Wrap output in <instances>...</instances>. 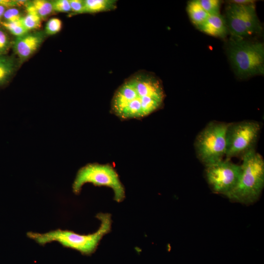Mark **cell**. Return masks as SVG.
<instances>
[{"mask_svg": "<svg viewBox=\"0 0 264 264\" xmlns=\"http://www.w3.org/2000/svg\"><path fill=\"white\" fill-rule=\"evenodd\" d=\"M165 94L160 81L144 71L126 79L114 92L110 112L121 120L140 119L159 109Z\"/></svg>", "mask_w": 264, "mask_h": 264, "instance_id": "6da1fadb", "label": "cell"}, {"mask_svg": "<svg viewBox=\"0 0 264 264\" xmlns=\"http://www.w3.org/2000/svg\"><path fill=\"white\" fill-rule=\"evenodd\" d=\"M261 128V124L256 121L228 123L226 133V159L242 157L255 149Z\"/></svg>", "mask_w": 264, "mask_h": 264, "instance_id": "52a82bcc", "label": "cell"}, {"mask_svg": "<svg viewBox=\"0 0 264 264\" xmlns=\"http://www.w3.org/2000/svg\"><path fill=\"white\" fill-rule=\"evenodd\" d=\"M71 12L73 14H84V0H69Z\"/></svg>", "mask_w": 264, "mask_h": 264, "instance_id": "cb8c5ba5", "label": "cell"}, {"mask_svg": "<svg viewBox=\"0 0 264 264\" xmlns=\"http://www.w3.org/2000/svg\"><path fill=\"white\" fill-rule=\"evenodd\" d=\"M45 35L44 31H39L28 32L16 37L12 46L21 62L26 60L36 51L44 41Z\"/></svg>", "mask_w": 264, "mask_h": 264, "instance_id": "9c48e42d", "label": "cell"}, {"mask_svg": "<svg viewBox=\"0 0 264 264\" xmlns=\"http://www.w3.org/2000/svg\"><path fill=\"white\" fill-rule=\"evenodd\" d=\"M31 2L41 19L46 18L53 11L51 1L35 0Z\"/></svg>", "mask_w": 264, "mask_h": 264, "instance_id": "e0dca14e", "label": "cell"}, {"mask_svg": "<svg viewBox=\"0 0 264 264\" xmlns=\"http://www.w3.org/2000/svg\"><path fill=\"white\" fill-rule=\"evenodd\" d=\"M87 183L110 188L114 192V199L118 202L125 199L124 186L117 173L110 164L89 163L81 168L72 184L73 192L79 194L83 186Z\"/></svg>", "mask_w": 264, "mask_h": 264, "instance_id": "8992f818", "label": "cell"}, {"mask_svg": "<svg viewBox=\"0 0 264 264\" xmlns=\"http://www.w3.org/2000/svg\"><path fill=\"white\" fill-rule=\"evenodd\" d=\"M228 56L237 75L247 78L264 73V45L232 37L228 47Z\"/></svg>", "mask_w": 264, "mask_h": 264, "instance_id": "277c9868", "label": "cell"}, {"mask_svg": "<svg viewBox=\"0 0 264 264\" xmlns=\"http://www.w3.org/2000/svg\"><path fill=\"white\" fill-rule=\"evenodd\" d=\"M198 28L208 35L220 38L225 37L228 31L225 19L220 13L209 15Z\"/></svg>", "mask_w": 264, "mask_h": 264, "instance_id": "8fae6325", "label": "cell"}, {"mask_svg": "<svg viewBox=\"0 0 264 264\" xmlns=\"http://www.w3.org/2000/svg\"><path fill=\"white\" fill-rule=\"evenodd\" d=\"M207 182L212 191L226 197L237 185L241 174V166L222 159L205 166Z\"/></svg>", "mask_w": 264, "mask_h": 264, "instance_id": "ba28073f", "label": "cell"}, {"mask_svg": "<svg viewBox=\"0 0 264 264\" xmlns=\"http://www.w3.org/2000/svg\"><path fill=\"white\" fill-rule=\"evenodd\" d=\"M238 183L226 197L231 201L249 205L259 198L264 187V160L253 150L242 157Z\"/></svg>", "mask_w": 264, "mask_h": 264, "instance_id": "3957f363", "label": "cell"}, {"mask_svg": "<svg viewBox=\"0 0 264 264\" xmlns=\"http://www.w3.org/2000/svg\"><path fill=\"white\" fill-rule=\"evenodd\" d=\"M51 1L53 11L63 13L71 12L69 0H55Z\"/></svg>", "mask_w": 264, "mask_h": 264, "instance_id": "603a6c76", "label": "cell"}, {"mask_svg": "<svg viewBox=\"0 0 264 264\" xmlns=\"http://www.w3.org/2000/svg\"><path fill=\"white\" fill-rule=\"evenodd\" d=\"M17 65L13 57L0 55V86L10 79L17 68Z\"/></svg>", "mask_w": 264, "mask_h": 264, "instance_id": "5bb4252c", "label": "cell"}, {"mask_svg": "<svg viewBox=\"0 0 264 264\" xmlns=\"http://www.w3.org/2000/svg\"><path fill=\"white\" fill-rule=\"evenodd\" d=\"M6 7L3 5L0 4V23L1 22V19L3 16L4 12L5 11Z\"/></svg>", "mask_w": 264, "mask_h": 264, "instance_id": "484cf974", "label": "cell"}, {"mask_svg": "<svg viewBox=\"0 0 264 264\" xmlns=\"http://www.w3.org/2000/svg\"><path fill=\"white\" fill-rule=\"evenodd\" d=\"M0 24L16 37L22 36L29 32L24 27L22 22V19L20 21L15 22L1 21Z\"/></svg>", "mask_w": 264, "mask_h": 264, "instance_id": "ac0fdd59", "label": "cell"}, {"mask_svg": "<svg viewBox=\"0 0 264 264\" xmlns=\"http://www.w3.org/2000/svg\"><path fill=\"white\" fill-rule=\"evenodd\" d=\"M12 45L7 34L0 29V55H6Z\"/></svg>", "mask_w": 264, "mask_h": 264, "instance_id": "7402d4cb", "label": "cell"}, {"mask_svg": "<svg viewBox=\"0 0 264 264\" xmlns=\"http://www.w3.org/2000/svg\"><path fill=\"white\" fill-rule=\"evenodd\" d=\"M255 1L252 0H233L230 1L231 3H233L239 5H248L254 3Z\"/></svg>", "mask_w": 264, "mask_h": 264, "instance_id": "d4e9b609", "label": "cell"}, {"mask_svg": "<svg viewBox=\"0 0 264 264\" xmlns=\"http://www.w3.org/2000/svg\"><path fill=\"white\" fill-rule=\"evenodd\" d=\"M62 25V22L59 19H50L45 24L44 32L46 35H54L60 31Z\"/></svg>", "mask_w": 264, "mask_h": 264, "instance_id": "ffe728a7", "label": "cell"}, {"mask_svg": "<svg viewBox=\"0 0 264 264\" xmlns=\"http://www.w3.org/2000/svg\"><path fill=\"white\" fill-rule=\"evenodd\" d=\"M228 123L212 121L198 133L194 142L198 159L205 166L223 159Z\"/></svg>", "mask_w": 264, "mask_h": 264, "instance_id": "5b68a950", "label": "cell"}, {"mask_svg": "<svg viewBox=\"0 0 264 264\" xmlns=\"http://www.w3.org/2000/svg\"><path fill=\"white\" fill-rule=\"evenodd\" d=\"M26 15L22 18L24 27L28 31L39 29L41 25V18L38 14L31 1H26L25 5Z\"/></svg>", "mask_w": 264, "mask_h": 264, "instance_id": "2e32d148", "label": "cell"}, {"mask_svg": "<svg viewBox=\"0 0 264 264\" xmlns=\"http://www.w3.org/2000/svg\"><path fill=\"white\" fill-rule=\"evenodd\" d=\"M22 17L20 11L14 7L9 8L5 10L3 18L4 22H15L22 20Z\"/></svg>", "mask_w": 264, "mask_h": 264, "instance_id": "44dd1931", "label": "cell"}, {"mask_svg": "<svg viewBox=\"0 0 264 264\" xmlns=\"http://www.w3.org/2000/svg\"><path fill=\"white\" fill-rule=\"evenodd\" d=\"M200 5L208 15L220 13V1L219 0H198Z\"/></svg>", "mask_w": 264, "mask_h": 264, "instance_id": "d6986e66", "label": "cell"}, {"mask_svg": "<svg viewBox=\"0 0 264 264\" xmlns=\"http://www.w3.org/2000/svg\"><path fill=\"white\" fill-rule=\"evenodd\" d=\"M226 23L232 37L243 39L248 36L242 14L241 5L231 3L226 10Z\"/></svg>", "mask_w": 264, "mask_h": 264, "instance_id": "30bf717a", "label": "cell"}, {"mask_svg": "<svg viewBox=\"0 0 264 264\" xmlns=\"http://www.w3.org/2000/svg\"><path fill=\"white\" fill-rule=\"evenodd\" d=\"M187 11L191 22L197 27L202 24L209 16L198 0L189 1L187 6Z\"/></svg>", "mask_w": 264, "mask_h": 264, "instance_id": "9a60e30c", "label": "cell"}, {"mask_svg": "<svg viewBox=\"0 0 264 264\" xmlns=\"http://www.w3.org/2000/svg\"><path fill=\"white\" fill-rule=\"evenodd\" d=\"M241 6L243 23L248 35L258 33L262 28L256 12L254 3Z\"/></svg>", "mask_w": 264, "mask_h": 264, "instance_id": "7c38bea8", "label": "cell"}, {"mask_svg": "<svg viewBox=\"0 0 264 264\" xmlns=\"http://www.w3.org/2000/svg\"><path fill=\"white\" fill-rule=\"evenodd\" d=\"M114 0H84V13H96L109 11L116 8Z\"/></svg>", "mask_w": 264, "mask_h": 264, "instance_id": "4fadbf2b", "label": "cell"}, {"mask_svg": "<svg viewBox=\"0 0 264 264\" xmlns=\"http://www.w3.org/2000/svg\"><path fill=\"white\" fill-rule=\"evenodd\" d=\"M96 217L100 220V225L92 234L82 235L70 230L58 229L44 233L29 232L26 235L42 245L56 242L64 247L84 254H90L95 251L103 237L110 233L111 229L112 220L110 214L100 213Z\"/></svg>", "mask_w": 264, "mask_h": 264, "instance_id": "7a4b0ae2", "label": "cell"}]
</instances>
